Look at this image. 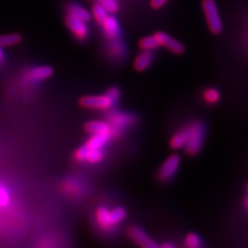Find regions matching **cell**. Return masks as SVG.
I'll use <instances>...</instances> for the list:
<instances>
[{"label": "cell", "mask_w": 248, "mask_h": 248, "mask_svg": "<svg viewBox=\"0 0 248 248\" xmlns=\"http://www.w3.org/2000/svg\"><path fill=\"white\" fill-rule=\"evenodd\" d=\"M125 217L126 211L122 207H116L111 210L106 207H99L95 213V219L99 228L106 231L118 226Z\"/></svg>", "instance_id": "obj_1"}, {"label": "cell", "mask_w": 248, "mask_h": 248, "mask_svg": "<svg viewBox=\"0 0 248 248\" xmlns=\"http://www.w3.org/2000/svg\"><path fill=\"white\" fill-rule=\"evenodd\" d=\"M187 143H186L184 149L188 155H197L203 146L205 140V125L201 121H193L187 126Z\"/></svg>", "instance_id": "obj_2"}, {"label": "cell", "mask_w": 248, "mask_h": 248, "mask_svg": "<svg viewBox=\"0 0 248 248\" xmlns=\"http://www.w3.org/2000/svg\"><path fill=\"white\" fill-rule=\"evenodd\" d=\"M202 7H203L209 30L213 34H219L223 29V25L215 0H203Z\"/></svg>", "instance_id": "obj_3"}, {"label": "cell", "mask_w": 248, "mask_h": 248, "mask_svg": "<svg viewBox=\"0 0 248 248\" xmlns=\"http://www.w3.org/2000/svg\"><path fill=\"white\" fill-rule=\"evenodd\" d=\"M116 103L108 96L106 92L105 94L99 95H86L80 98V106L86 108H92V110L105 111L111 108Z\"/></svg>", "instance_id": "obj_4"}, {"label": "cell", "mask_w": 248, "mask_h": 248, "mask_svg": "<svg viewBox=\"0 0 248 248\" xmlns=\"http://www.w3.org/2000/svg\"><path fill=\"white\" fill-rule=\"evenodd\" d=\"M180 156L178 154H172L162 162L160 169L158 170V179L162 182L170 181L176 175L178 169L180 167Z\"/></svg>", "instance_id": "obj_5"}, {"label": "cell", "mask_w": 248, "mask_h": 248, "mask_svg": "<svg viewBox=\"0 0 248 248\" xmlns=\"http://www.w3.org/2000/svg\"><path fill=\"white\" fill-rule=\"evenodd\" d=\"M65 24L67 28L71 30V32L75 35L76 38L79 41H85L89 35V29L87 26V22H85L81 19H78L72 15L66 14L65 18Z\"/></svg>", "instance_id": "obj_6"}, {"label": "cell", "mask_w": 248, "mask_h": 248, "mask_svg": "<svg viewBox=\"0 0 248 248\" xmlns=\"http://www.w3.org/2000/svg\"><path fill=\"white\" fill-rule=\"evenodd\" d=\"M135 120H136L135 116L131 114L122 113V112H114L108 115V122L110 123L115 136L116 133H121L124 128L130 126L131 124L135 122Z\"/></svg>", "instance_id": "obj_7"}, {"label": "cell", "mask_w": 248, "mask_h": 248, "mask_svg": "<svg viewBox=\"0 0 248 248\" xmlns=\"http://www.w3.org/2000/svg\"><path fill=\"white\" fill-rule=\"evenodd\" d=\"M128 237L139 246L144 248H156L159 245L146 234L145 231L139 227H130L127 230Z\"/></svg>", "instance_id": "obj_8"}, {"label": "cell", "mask_w": 248, "mask_h": 248, "mask_svg": "<svg viewBox=\"0 0 248 248\" xmlns=\"http://www.w3.org/2000/svg\"><path fill=\"white\" fill-rule=\"evenodd\" d=\"M105 157V153L102 149H91L86 145L80 147L75 153V158L78 161H87L89 164H98Z\"/></svg>", "instance_id": "obj_9"}, {"label": "cell", "mask_w": 248, "mask_h": 248, "mask_svg": "<svg viewBox=\"0 0 248 248\" xmlns=\"http://www.w3.org/2000/svg\"><path fill=\"white\" fill-rule=\"evenodd\" d=\"M155 37L159 44L160 46H165L170 52H172L174 54H178L180 55L185 50L184 46L178 42L176 38L170 36L168 33L162 32V31H157V32L154 33Z\"/></svg>", "instance_id": "obj_10"}, {"label": "cell", "mask_w": 248, "mask_h": 248, "mask_svg": "<svg viewBox=\"0 0 248 248\" xmlns=\"http://www.w3.org/2000/svg\"><path fill=\"white\" fill-rule=\"evenodd\" d=\"M85 130L91 135L102 134V135H111L114 136L113 129L108 121L102 120H92L85 124Z\"/></svg>", "instance_id": "obj_11"}, {"label": "cell", "mask_w": 248, "mask_h": 248, "mask_svg": "<svg viewBox=\"0 0 248 248\" xmlns=\"http://www.w3.org/2000/svg\"><path fill=\"white\" fill-rule=\"evenodd\" d=\"M102 27H103L105 34L107 35L108 38H110V40L117 38L120 34L119 22H118L117 19L114 17V16L108 15L107 19L103 22Z\"/></svg>", "instance_id": "obj_12"}, {"label": "cell", "mask_w": 248, "mask_h": 248, "mask_svg": "<svg viewBox=\"0 0 248 248\" xmlns=\"http://www.w3.org/2000/svg\"><path fill=\"white\" fill-rule=\"evenodd\" d=\"M65 10H66V14L72 15L74 17L81 19L87 23L92 19V14L85 9V7L76 2H68L65 6Z\"/></svg>", "instance_id": "obj_13"}, {"label": "cell", "mask_w": 248, "mask_h": 248, "mask_svg": "<svg viewBox=\"0 0 248 248\" xmlns=\"http://www.w3.org/2000/svg\"><path fill=\"white\" fill-rule=\"evenodd\" d=\"M153 53L152 51H145L143 50L141 53L138 54L135 62H134V67L137 72H144L147 68L152 64L153 62Z\"/></svg>", "instance_id": "obj_14"}, {"label": "cell", "mask_w": 248, "mask_h": 248, "mask_svg": "<svg viewBox=\"0 0 248 248\" xmlns=\"http://www.w3.org/2000/svg\"><path fill=\"white\" fill-rule=\"evenodd\" d=\"M54 74V69L51 66L48 65H44V66H37L31 68L28 77L30 79L35 80V81H43L46 79H49L50 77H52Z\"/></svg>", "instance_id": "obj_15"}, {"label": "cell", "mask_w": 248, "mask_h": 248, "mask_svg": "<svg viewBox=\"0 0 248 248\" xmlns=\"http://www.w3.org/2000/svg\"><path fill=\"white\" fill-rule=\"evenodd\" d=\"M187 138H188V133H187V127H184L180 129L179 131H177L173 137L170 140V146L172 149L175 150H179L182 149L185 147L186 143H187Z\"/></svg>", "instance_id": "obj_16"}, {"label": "cell", "mask_w": 248, "mask_h": 248, "mask_svg": "<svg viewBox=\"0 0 248 248\" xmlns=\"http://www.w3.org/2000/svg\"><path fill=\"white\" fill-rule=\"evenodd\" d=\"M112 137L113 136L111 135H102V134L92 135L85 145L91 149H102L103 147L110 141Z\"/></svg>", "instance_id": "obj_17"}, {"label": "cell", "mask_w": 248, "mask_h": 248, "mask_svg": "<svg viewBox=\"0 0 248 248\" xmlns=\"http://www.w3.org/2000/svg\"><path fill=\"white\" fill-rule=\"evenodd\" d=\"M159 44L156 40L155 35H148V36H144L143 38L139 41V48L141 50L145 51H153L155 49L159 48Z\"/></svg>", "instance_id": "obj_18"}, {"label": "cell", "mask_w": 248, "mask_h": 248, "mask_svg": "<svg viewBox=\"0 0 248 248\" xmlns=\"http://www.w3.org/2000/svg\"><path fill=\"white\" fill-rule=\"evenodd\" d=\"M92 18L95 20L96 23L102 25L103 22L107 19L108 16V13L106 11L105 7L102 5V3H95L92 6Z\"/></svg>", "instance_id": "obj_19"}, {"label": "cell", "mask_w": 248, "mask_h": 248, "mask_svg": "<svg viewBox=\"0 0 248 248\" xmlns=\"http://www.w3.org/2000/svg\"><path fill=\"white\" fill-rule=\"evenodd\" d=\"M21 42H22V36L18 33L0 35V46H11L18 45Z\"/></svg>", "instance_id": "obj_20"}, {"label": "cell", "mask_w": 248, "mask_h": 248, "mask_svg": "<svg viewBox=\"0 0 248 248\" xmlns=\"http://www.w3.org/2000/svg\"><path fill=\"white\" fill-rule=\"evenodd\" d=\"M203 98L206 103L214 105L220 100V92L216 88H207L203 93Z\"/></svg>", "instance_id": "obj_21"}, {"label": "cell", "mask_w": 248, "mask_h": 248, "mask_svg": "<svg viewBox=\"0 0 248 248\" xmlns=\"http://www.w3.org/2000/svg\"><path fill=\"white\" fill-rule=\"evenodd\" d=\"M184 245L188 248H200L203 246V243L199 235L195 232H189L184 239Z\"/></svg>", "instance_id": "obj_22"}, {"label": "cell", "mask_w": 248, "mask_h": 248, "mask_svg": "<svg viewBox=\"0 0 248 248\" xmlns=\"http://www.w3.org/2000/svg\"><path fill=\"white\" fill-rule=\"evenodd\" d=\"M99 2L102 3L108 14H116L119 11V4L117 0H99Z\"/></svg>", "instance_id": "obj_23"}, {"label": "cell", "mask_w": 248, "mask_h": 248, "mask_svg": "<svg viewBox=\"0 0 248 248\" xmlns=\"http://www.w3.org/2000/svg\"><path fill=\"white\" fill-rule=\"evenodd\" d=\"M113 44L111 45L110 52L113 56H121L123 54V45L119 43V41H116V38L113 40Z\"/></svg>", "instance_id": "obj_24"}, {"label": "cell", "mask_w": 248, "mask_h": 248, "mask_svg": "<svg viewBox=\"0 0 248 248\" xmlns=\"http://www.w3.org/2000/svg\"><path fill=\"white\" fill-rule=\"evenodd\" d=\"M10 195L7 190L3 187H0V207H5L9 204Z\"/></svg>", "instance_id": "obj_25"}, {"label": "cell", "mask_w": 248, "mask_h": 248, "mask_svg": "<svg viewBox=\"0 0 248 248\" xmlns=\"http://www.w3.org/2000/svg\"><path fill=\"white\" fill-rule=\"evenodd\" d=\"M106 92L108 93V96H110L114 100L115 103L118 102L119 98H120V95H121V92H120L119 88H117V87H111V88H108Z\"/></svg>", "instance_id": "obj_26"}, {"label": "cell", "mask_w": 248, "mask_h": 248, "mask_svg": "<svg viewBox=\"0 0 248 248\" xmlns=\"http://www.w3.org/2000/svg\"><path fill=\"white\" fill-rule=\"evenodd\" d=\"M169 1L170 0H150V6L153 10H159Z\"/></svg>", "instance_id": "obj_27"}, {"label": "cell", "mask_w": 248, "mask_h": 248, "mask_svg": "<svg viewBox=\"0 0 248 248\" xmlns=\"http://www.w3.org/2000/svg\"><path fill=\"white\" fill-rule=\"evenodd\" d=\"M160 247H162V248H174L175 247V245L174 244H172V243H162L161 245H160Z\"/></svg>", "instance_id": "obj_28"}, {"label": "cell", "mask_w": 248, "mask_h": 248, "mask_svg": "<svg viewBox=\"0 0 248 248\" xmlns=\"http://www.w3.org/2000/svg\"><path fill=\"white\" fill-rule=\"evenodd\" d=\"M4 58V52H3V46H0V63L3 61Z\"/></svg>", "instance_id": "obj_29"}, {"label": "cell", "mask_w": 248, "mask_h": 248, "mask_svg": "<svg viewBox=\"0 0 248 248\" xmlns=\"http://www.w3.org/2000/svg\"><path fill=\"white\" fill-rule=\"evenodd\" d=\"M244 204H245V207L247 208V210H248V197H246V198H245V201H244Z\"/></svg>", "instance_id": "obj_30"}, {"label": "cell", "mask_w": 248, "mask_h": 248, "mask_svg": "<svg viewBox=\"0 0 248 248\" xmlns=\"http://www.w3.org/2000/svg\"><path fill=\"white\" fill-rule=\"evenodd\" d=\"M247 191H248V185H247Z\"/></svg>", "instance_id": "obj_31"}]
</instances>
